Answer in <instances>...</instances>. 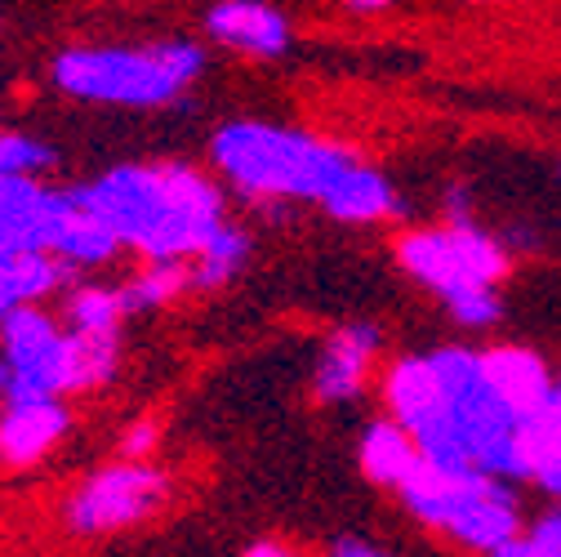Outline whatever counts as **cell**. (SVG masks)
<instances>
[{
    "label": "cell",
    "mask_w": 561,
    "mask_h": 557,
    "mask_svg": "<svg viewBox=\"0 0 561 557\" xmlns=\"http://www.w3.org/2000/svg\"><path fill=\"white\" fill-rule=\"evenodd\" d=\"M72 192L144 259H192L228 224L219 183L183 161L116 166Z\"/></svg>",
    "instance_id": "cell-1"
},
{
    "label": "cell",
    "mask_w": 561,
    "mask_h": 557,
    "mask_svg": "<svg viewBox=\"0 0 561 557\" xmlns=\"http://www.w3.org/2000/svg\"><path fill=\"white\" fill-rule=\"evenodd\" d=\"M209 161L245 201H317L357 157L304 129L232 121L209 138Z\"/></svg>",
    "instance_id": "cell-2"
},
{
    "label": "cell",
    "mask_w": 561,
    "mask_h": 557,
    "mask_svg": "<svg viewBox=\"0 0 561 557\" xmlns=\"http://www.w3.org/2000/svg\"><path fill=\"white\" fill-rule=\"evenodd\" d=\"M205 72V49L192 41L152 45H81L54 58V86L67 99L103 107H165L179 103Z\"/></svg>",
    "instance_id": "cell-3"
},
{
    "label": "cell",
    "mask_w": 561,
    "mask_h": 557,
    "mask_svg": "<svg viewBox=\"0 0 561 557\" xmlns=\"http://www.w3.org/2000/svg\"><path fill=\"white\" fill-rule=\"evenodd\" d=\"M433 366L446 388V414H450V433L463 451L468 464L522 481L517 473V424L522 414L504 401V393L490 384L481 353L472 348H437Z\"/></svg>",
    "instance_id": "cell-4"
},
{
    "label": "cell",
    "mask_w": 561,
    "mask_h": 557,
    "mask_svg": "<svg viewBox=\"0 0 561 557\" xmlns=\"http://www.w3.org/2000/svg\"><path fill=\"white\" fill-rule=\"evenodd\" d=\"M397 263L414 276L419 286L433 295H455L468 286H500L513 259L504 241L481 232L472 219L468 224H442V228H414L397 241Z\"/></svg>",
    "instance_id": "cell-5"
},
{
    "label": "cell",
    "mask_w": 561,
    "mask_h": 557,
    "mask_svg": "<svg viewBox=\"0 0 561 557\" xmlns=\"http://www.w3.org/2000/svg\"><path fill=\"white\" fill-rule=\"evenodd\" d=\"M165 500H170V477L148 459L121 455L116 464L99 468L77 486L62 509V522L81 539H99V535L148 522L152 513L165 509Z\"/></svg>",
    "instance_id": "cell-6"
},
{
    "label": "cell",
    "mask_w": 561,
    "mask_h": 557,
    "mask_svg": "<svg viewBox=\"0 0 561 557\" xmlns=\"http://www.w3.org/2000/svg\"><path fill=\"white\" fill-rule=\"evenodd\" d=\"M62 334L41 304L0 317V401L62 397Z\"/></svg>",
    "instance_id": "cell-7"
},
{
    "label": "cell",
    "mask_w": 561,
    "mask_h": 557,
    "mask_svg": "<svg viewBox=\"0 0 561 557\" xmlns=\"http://www.w3.org/2000/svg\"><path fill=\"white\" fill-rule=\"evenodd\" d=\"M522 531H526L522 526V504L513 496L508 477H495L485 468L472 473V481L463 486L459 504L442 522L446 539H455L459 548H472V553H490V557H495L508 539H517Z\"/></svg>",
    "instance_id": "cell-8"
},
{
    "label": "cell",
    "mask_w": 561,
    "mask_h": 557,
    "mask_svg": "<svg viewBox=\"0 0 561 557\" xmlns=\"http://www.w3.org/2000/svg\"><path fill=\"white\" fill-rule=\"evenodd\" d=\"M62 192L27 174H0V259L23 250H54Z\"/></svg>",
    "instance_id": "cell-9"
},
{
    "label": "cell",
    "mask_w": 561,
    "mask_h": 557,
    "mask_svg": "<svg viewBox=\"0 0 561 557\" xmlns=\"http://www.w3.org/2000/svg\"><path fill=\"white\" fill-rule=\"evenodd\" d=\"M72 429V410L62 397H14L0 410V464L36 468Z\"/></svg>",
    "instance_id": "cell-10"
},
{
    "label": "cell",
    "mask_w": 561,
    "mask_h": 557,
    "mask_svg": "<svg viewBox=\"0 0 561 557\" xmlns=\"http://www.w3.org/2000/svg\"><path fill=\"white\" fill-rule=\"evenodd\" d=\"M379 348H383V334L370 321H347L343 330H334L321 362H317V371H312V397L321 406L353 401L370 379V366L379 357Z\"/></svg>",
    "instance_id": "cell-11"
},
{
    "label": "cell",
    "mask_w": 561,
    "mask_h": 557,
    "mask_svg": "<svg viewBox=\"0 0 561 557\" xmlns=\"http://www.w3.org/2000/svg\"><path fill=\"white\" fill-rule=\"evenodd\" d=\"M205 32L215 45L250 58H280L295 41L290 19L263 0H219L215 10H205Z\"/></svg>",
    "instance_id": "cell-12"
},
{
    "label": "cell",
    "mask_w": 561,
    "mask_h": 557,
    "mask_svg": "<svg viewBox=\"0 0 561 557\" xmlns=\"http://www.w3.org/2000/svg\"><path fill=\"white\" fill-rule=\"evenodd\" d=\"M517 473L561 500V384L517 424Z\"/></svg>",
    "instance_id": "cell-13"
},
{
    "label": "cell",
    "mask_w": 561,
    "mask_h": 557,
    "mask_svg": "<svg viewBox=\"0 0 561 557\" xmlns=\"http://www.w3.org/2000/svg\"><path fill=\"white\" fill-rule=\"evenodd\" d=\"M321 211L339 224H383L401 211V196L388 174L353 161L334 179V187L321 196Z\"/></svg>",
    "instance_id": "cell-14"
},
{
    "label": "cell",
    "mask_w": 561,
    "mask_h": 557,
    "mask_svg": "<svg viewBox=\"0 0 561 557\" xmlns=\"http://www.w3.org/2000/svg\"><path fill=\"white\" fill-rule=\"evenodd\" d=\"M116 250H125V246L107 228V219L94 215L72 187H62V215H58V232H54V254L67 259L72 268H99V263L116 259Z\"/></svg>",
    "instance_id": "cell-15"
},
{
    "label": "cell",
    "mask_w": 561,
    "mask_h": 557,
    "mask_svg": "<svg viewBox=\"0 0 561 557\" xmlns=\"http://www.w3.org/2000/svg\"><path fill=\"white\" fill-rule=\"evenodd\" d=\"M72 263L58 259L54 250H23V254H5L0 259V317L23 308V304H41L45 295H54L58 286L72 282Z\"/></svg>",
    "instance_id": "cell-16"
},
{
    "label": "cell",
    "mask_w": 561,
    "mask_h": 557,
    "mask_svg": "<svg viewBox=\"0 0 561 557\" xmlns=\"http://www.w3.org/2000/svg\"><path fill=\"white\" fill-rule=\"evenodd\" d=\"M481 366H485L490 384L504 393V401H508L517 414H530V410L557 388L552 375H548V366H543V357H535L530 348H517V343L485 348Z\"/></svg>",
    "instance_id": "cell-17"
},
{
    "label": "cell",
    "mask_w": 561,
    "mask_h": 557,
    "mask_svg": "<svg viewBox=\"0 0 561 557\" xmlns=\"http://www.w3.org/2000/svg\"><path fill=\"white\" fill-rule=\"evenodd\" d=\"M419 442L392 420H375L370 429H366V437H362V451H357V459H362V473L375 481V486H397L410 477V468L419 464Z\"/></svg>",
    "instance_id": "cell-18"
},
{
    "label": "cell",
    "mask_w": 561,
    "mask_h": 557,
    "mask_svg": "<svg viewBox=\"0 0 561 557\" xmlns=\"http://www.w3.org/2000/svg\"><path fill=\"white\" fill-rule=\"evenodd\" d=\"M250 259V237L232 224H224L215 237H209L192 259H187V272H192V291H224L232 276L245 268Z\"/></svg>",
    "instance_id": "cell-19"
},
{
    "label": "cell",
    "mask_w": 561,
    "mask_h": 557,
    "mask_svg": "<svg viewBox=\"0 0 561 557\" xmlns=\"http://www.w3.org/2000/svg\"><path fill=\"white\" fill-rule=\"evenodd\" d=\"M183 291H192L187 259H148V268L121 286V299H125V312H152L179 299Z\"/></svg>",
    "instance_id": "cell-20"
},
{
    "label": "cell",
    "mask_w": 561,
    "mask_h": 557,
    "mask_svg": "<svg viewBox=\"0 0 561 557\" xmlns=\"http://www.w3.org/2000/svg\"><path fill=\"white\" fill-rule=\"evenodd\" d=\"M62 317L72 330H121V321L129 317L125 312V299H121V286H77L72 295L62 299Z\"/></svg>",
    "instance_id": "cell-21"
},
{
    "label": "cell",
    "mask_w": 561,
    "mask_h": 557,
    "mask_svg": "<svg viewBox=\"0 0 561 557\" xmlns=\"http://www.w3.org/2000/svg\"><path fill=\"white\" fill-rule=\"evenodd\" d=\"M54 148L45 138H32V134H0V174H27V179H41L45 170H54Z\"/></svg>",
    "instance_id": "cell-22"
},
{
    "label": "cell",
    "mask_w": 561,
    "mask_h": 557,
    "mask_svg": "<svg viewBox=\"0 0 561 557\" xmlns=\"http://www.w3.org/2000/svg\"><path fill=\"white\" fill-rule=\"evenodd\" d=\"M446 304V312L459 321V326H468V330H485V326H495L500 321V295H495V286H468V291H455V295H446L442 299Z\"/></svg>",
    "instance_id": "cell-23"
},
{
    "label": "cell",
    "mask_w": 561,
    "mask_h": 557,
    "mask_svg": "<svg viewBox=\"0 0 561 557\" xmlns=\"http://www.w3.org/2000/svg\"><path fill=\"white\" fill-rule=\"evenodd\" d=\"M495 557H561V509H548L530 531L508 539Z\"/></svg>",
    "instance_id": "cell-24"
},
{
    "label": "cell",
    "mask_w": 561,
    "mask_h": 557,
    "mask_svg": "<svg viewBox=\"0 0 561 557\" xmlns=\"http://www.w3.org/2000/svg\"><path fill=\"white\" fill-rule=\"evenodd\" d=\"M157 442H161L157 424H152V420H144V424H134V429L121 437V455H125V459H152Z\"/></svg>",
    "instance_id": "cell-25"
},
{
    "label": "cell",
    "mask_w": 561,
    "mask_h": 557,
    "mask_svg": "<svg viewBox=\"0 0 561 557\" xmlns=\"http://www.w3.org/2000/svg\"><path fill=\"white\" fill-rule=\"evenodd\" d=\"M383 548L379 544H370V539H353V535H343L339 544H334V557H379Z\"/></svg>",
    "instance_id": "cell-26"
},
{
    "label": "cell",
    "mask_w": 561,
    "mask_h": 557,
    "mask_svg": "<svg viewBox=\"0 0 561 557\" xmlns=\"http://www.w3.org/2000/svg\"><path fill=\"white\" fill-rule=\"evenodd\" d=\"M343 10L347 14H383V10H392V0H343Z\"/></svg>",
    "instance_id": "cell-27"
},
{
    "label": "cell",
    "mask_w": 561,
    "mask_h": 557,
    "mask_svg": "<svg viewBox=\"0 0 561 557\" xmlns=\"http://www.w3.org/2000/svg\"><path fill=\"white\" fill-rule=\"evenodd\" d=\"M245 553H250V557H286L290 548H286V544H280V539H263V544H250Z\"/></svg>",
    "instance_id": "cell-28"
}]
</instances>
